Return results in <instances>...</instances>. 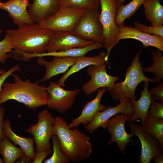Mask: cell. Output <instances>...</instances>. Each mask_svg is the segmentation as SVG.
I'll use <instances>...</instances> for the list:
<instances>
[{"instance_id": "obj_30", "label": "cell", "mask_w": 163, "mask_h": 163, "mask_svg": "<svg viewBox=\"0 0 163 163\" xmlns=\"http://www.w3.org/2000/svg\"><path fill=\"white\" fill-rule=\"evenodd\" d=\"M13 50L11 37L5 32L4 38L0 41V62L4 64L9 58L13 57L12 55L8 53L11 52Z\"/></svg>"}, {"instance_id": "obj_15", "label": "cell", "mask_w": 163, "mask_h": 163, "mask_svg": "<svg viewBox=\"0 0 163 163\" xmlns=\"http://www.w3.org/2000/svg\"><path fill=\"white\" fill-rule=\"evenodd\" d=\"M126 39H134L141 42L144 48L152 46L163 52V37L158 35L144 33L134 27L126 26L123 24L118 27L114 46L120 40Z\"/></svg>"}, {"instance_id": "obj_24", "label": "cell", "mask_w": 163, "mask_h": 163, "mask_svg": "<svg viewBox=\"0 0 163 163\" xmlns=\"http://www.w3.org/2000/svg\"><path fill=\"white\" fill-rule=\"evenodd\" d=\"M142 5L145 17L152 26L162 25L163 6L160 0H144Z\"/></svg>"}, {"instance_id": "obj_5", "label": "cell", "mask_w": 163, "mask_h": 163, "mask_svg": "<svg viewBox=\"0 0 163 163\" xmlns=\"http://www.w3.org/2000/svg\"><path fill=\"white\" fill-rule=\"evenodd\" d=\"M87 9L73 6L60 5L55 13L37 23L41 28L54 32L71 31Z\"/></svg>"}, {"instance_id": "obj_9", "label": "cell", "mask_w": 163, "mask_h": 163, "mask_svg": "<svg viewBox=\"0 0 163 163\" xmlns=\"http://www.w3.org/2000/svg\"><path fill=\"white\" fill-rule=\"evenodd\" d=\"M47 91L49 95L47 107L64 113L72 106L80 90L77 88L66 90L58 83L50 82L47 87Z\"/></svg>"}, {"instance_id": "obj_13", "label": "cell", "mask_w": 163, "mask_h": 163, "mask_svg": "<svg viewBox=\"0 0 163 163\" xmlns=\"http://www.w3.org/2000/svg\"><path fill=\"white\" fill-rule=\"evenodd\" d=\"M107 64L91 65L88 67L87 71L91 78L82 86L85 94L90 95L100 88L111 87L119 79V76H113L107 73Z\"/></svg>"}, {"instance_id": "obj_12", "label": "cell", "mask_w": 163, "mask_h": 163, "mask_svg": "<svg viewBox=\"0 0 163 163\" xmlns=\"http://www.w3.org/2000/svg\"><path fill=\"white\" fill-rule=\"evenodd\" d=\"M130 117L125 114H117L109 119L106 124V128L110 135L108 145L116 142L123 155L125 154V148L127 144L133 141V140L130 138L135 136L132 132L128 133L125 129L124 124L126 121L129 120Z\"/></svg>"}, {"instance_id": "obj_38", "label": "cell", "mask_w": 163, "mask_h": 163, "mask_svg": "<svg viewBox=\"0 0 163 163\" xmlns=\"http://www.w3.org/2000/svg\"><path fill=\"white\" fill-rule=\"evenodd\" d=\"M154 158L155 163H163V152L159 153Z\"/></svg>"}, {"instance_id": "obj_26", "label": "cell", "mask_w": 163, "mask_h": 163, "mask_svg": "<svg viewBox=\"0 0 163 163\" xmlns=\"http://www.w3.org/2000/svg\"><path fill=\"white\" fill-rule=\"evenodd\" d=\"M141 124L143 130L155 137L163 149V119L147 118Z\"/></svg>"}, {"instance_id": "obj_11", "label": "cell", "mask_w": 163, "mask_h": 163, "mask_svg": "<svg viewBox=\"0 0 163 163\" xmlns=\"http://www.w3.org/2000/svg\"><path fill=\"white\" fill-rule=\"evenodd\" d=\"M119 101L120 103L116 106H107L104 110L97 113L92 121L84 126V131L92 133L100 127L106 128V124L109 119L117 114L123 113L132 116L134 111L130 99L125 98Z\"/></svg>"}, {"instance_id": "obj_29", "label": "cell", "mask_w": 163, "mask_h": 163, "mask_svg": "<svg viewBox=\"0 0 163 163\" xmlns=\"http://www.w3.org/2000/svg\"><path fill=\"white\" fill-rule=\"evenodd\" d=\"M53 143V154L49 158L44 159V163H69V158L62 151L57 136L53 135L51 137Z\"/></svg>"}, {"instance_id": "obj_8", "label": "cell", "mask_w": 163, "mask_h": 163, "mask_svg": "<svg viewBox=\"0 0 163 163\" xmlns=\"http://www.w3.org/2000/svg\"><path fill=\"white\" fill-rule=\"evenodd\" d=\"M37 117V123L32 124L25 130L33 136L36 152L52 150L50 140L53 135L55 118L46 109L39 113Z\"/></svg>"}, {"instance_id": "obj_42", "label": "cell", "mask_w": 163, "mask_h": 163, "mask_svg": "<svg viewBox=\"0 0 163 163\" xmlns=\"http://www.w3.org/2000/svg\"><path fill=\"white\" fill-rule=\"evenodd\" d=\"M3 31V30L0 29V35L2 34Z\"/></svg>"}, {"instance_id": "obj_6", "label": "cell", "mask_w": 163, "mask_h": 163, "mask_svg": "<svg viewBox=\"0 0 163 163\" xmlns=\"http://www.w3.org/2000/svg\"><path fill=\"white\" fill-rule=\"evenodd\" d=\"M98 9L89 8L78 20L71 31L83 39L104 44L103 31Z\"/></svg>"}, {"instance_id": "obj_36", "label": "cell", "mask_w": 163, "mask_h": 163, "mask_svg": "<svg viewBox=\"0 0 163 163\" xmlns=\"http://www.w3.org/2000/svg\"><path fill=\"white\" fill-rule=\"evenodd\" d=\"M52 150L45 151L36 152L35 153L34 158L32 163H42L47 156L52 154Z\"/></svg>"}, {"instance_id": "obj_23", "label": "cell", "mask_w": 163, "mask_h": 163, "mask_svg": "<svg viewBox=\"0 0 163 163\" xmlns=\"http://www.w3.org/2000/svg\"><path fill=\"white\" fill-rule=\"evenodd\" d=\"M103 44L97 42L88 46L82 48H76L69 50L52 52L44 53L40 54H27V59L29 60L31 58L36 57H43L45 56L77 58L85 56L89 52L93 50L102 48Z\"/></svg>"}, {"instance_id": "obj_22", "label": "cell", "mask_w": 163, "mask_h": 163, "mask_svg": "<svg viewBox=\"0 0 163 163\" xmlns=\"http://www.w3.org/2000/svg\"><path fill=\"white\" fill-rule=\"evenodd\" d=\"M3 130L5 136L16 145L20 146L24 154V156L29 159L34 160L35 157L34 137L26 138L21 137L15 134L11 126V122L9 120L4 121Z\"/></svg>"}, {"instance_id": "obj_35", "label": "cell", "mask_w": 163, "mask_h": 163, "mask_svg": "<svg viewBox=\"0 0 163 163\" xmlns=\"http://www.w3.org/2000/svg\"><path fill=\"white\" fill-rule=\"evenodd\" d=\"M16 71L21 72V69L18 64H17L11 67L7 71H5L0 75V91L2 89L3 85L5 80Z\"/></svg>"}, {"instance_id": "obj_19", "label": "cell", "mask_w": 163, "mask_h": 163, "mask_svg": "<svg viewBox=\"0 0 163 163\" xmlns=\"http://www.w3.org/2000/svg\"><path fill=\"white\" fill-rule=\"evenodd\" d=\"M32 0L27 10L34 23H38L53 15L60 6L61 0Z\"/></svg>"}, {"instance_id": "obj_20", "label": "cell", "mask_w": 163, "mask_h": 163, "mask_svg": "<svg viewBox=\"0 0 163 163\" xmlns=\"http://www.w3.org/2000/svg\"><path fill=\"white\" fill-rule=\"evenodd\" d=\"M108 59L107 53L103 51L95 56H84L77 57L75 62L59 79L58 84L62 87L65 86L66 80L71 75L90 65L109 64Z\"/></svg>"}, {"instance_id": "obj_4", "label": "cell", "mask_w": 163, "mask_h": 163, "mask_svg": "<svg viewBox=\"0 0 163 163\" xmlns=\"http://www.w3.org/2000/svg\"><path fill=\"white\" fill-rule=\"evenodd\" d=\"M140 49L133 59L130 65L126 69L125 78L122 82L114 83L111 87L107 88L113 99L117 101L129 98L136 99L135 91L138 85L142 81L154 82L153 78L146 77L142 69L140 56Z\"/></svg>"}, {"instance_id": "obj_21", "label": "cell", "mask_w": 163, "mask_h": 163, "mask_svg": "<svg viewBox=\"0 0 163 163\" xmlns=\"http://www.w3.org/2000/svg\"><path fill=\"white\" fill-rule=\"evenodd\" d=\"M143 89L140 92L141 96L139 99H130L133 110V114L130 117L129 122H134L139 118L141 119V123L146 120L150 107L152 97L148 90L149 81H144Z\"/></svg>"}, {"instance_id": "obj_28", "label": "cell", "mask_w": 163, "mask_h": 163, "mask_svg": "<svg viewBox=\"0 0 163 163\" xmlns=\"http://www.w3.org/2000/svg\"><path fill=\"white\" fill-rule=\"evenodd\" d=\"M144 0H132L125 5H120L118 8L115 20L116 25L119 27L123 25L126 18L133 16L141 6L143 5Z\"/></svg>"}, {"instance_id": "obj_41", "label": "cell", "mask_w": 163, "mask_h": 163, "mask_svg": "<svg viewBox=\"0 0 163 163\" xmlns=\"http://www.w3.org/2000/svg\"><path fill=\"white\" fill-rule=\"evenodd\" d=\"M4 163L3 159H2L0 157V163Z\"/></svg>"}, {"instance_id": "obj_25", "label": "cell", "mask_w": 163, "mask_h": 163, "mask_svg": "<svg viewBox=\"0 0 163 163\" xmlns=\"http://www.w3.org/2000/svg\"><path fill=\"white\" fill-rule=\"evenodd\" d=\"M0 153L5 163H14L24 155L20 148L14 145L5 136L0 141Z\"/></svg>"}, {"instance_id": "obj_32", "label": "cell", "mask_w": 163, "mask_h": 163, "mask_svg": "<svg viewBox=\"0 0 163 163\" xmlns=\"http://www.w3.org/2000/svg\"><path fill=\"white\" fill-rule=\"evenodd\" d=\"M134 27L141 32L149 34H154L163 37V26L158 27H148L141 24L138 21H135L133 23Z\"/></svg>"}, {"instance_id": "obj_31", "label": "cell", "mask_w": 163, "mask_h": 163, "mask_svg": "<svg viewBox=\"0 0 163 163\" xmlns=\"http://www.w3.org/2000/svg\"><path fill=\"white\" fill-rule=\"evenodd\" d=\"M60 5H71L85 9H98L101 7L100 0H61Z\"/></svg>"}, {"instance_id": "obj_7", "label": "cell", "mask_w": 163, "mask_h": 163, "mask_svg": "<svg viewBox=\"0 0 163 163\" xmlns=\"http://www.w3.org/2000/svg\"><path fill=\"white\" fill-rule=\"evenodd\" d=\"M101 8L100 19L103 31V46L106 49L109 57L114 46V43L118 31L115 20L118 7L117 0H100Z\"/></svg>"}, {"instance_id": "obj_34", "label": "cell", "mask_w": 163, "mask_h": 163, "mask_svg": "<svg viewBox=\"0 0 163 163\" xmlns=\"http://www.w3.org/2000/svg\"><path fill=\"white\" fill-rule=\"evenodd\" d=\"M149 92L152 98L159 102L163 103V82L151 89Z\"/></svg>"}, {"instance_id": "obj_18", "label": "cell", "mask_w": 163, "mask_h": 163, "mask_svg": "<svg viewBox=\"0 0 163 163\" xmlns=\"http://www.w3.org/2000/svg\"><path fill=\"white\" fill-rule=\"evenodd\" d=\"M77 58L55 56L51 61H47L43 57H38L37 64L46 68L45 74L40 82H44L59 74H64L75 62Z\"/></svg>"}, {"instance_id": "obj_37", "label": "cell", "mask_w": 163, "mask_h": 163, "mask_svg": "<svg viewBox=\"0 0 163 163\" xmlns=\"http://www.w3.org/2000/svg\"><path fill=\"white\" fill-rule=\"evenodd\" d=\"M5 111L4 108L0 106V141L5 136L3 127L4 122L3 118Z\"/></svg>"}, {"instance_id": "obj_3", "label": "cell", "mask_w": 163, "mask_h": 163, "mask_svg": "<svg viewBox=\"0 0 163 163\" xmlns=\"http://www.w3.org/2000/svg\"><path fill=\"white\" fill-rule=\"evenodd\" d=\"M10 35L16 58L23 54H40L46 52L54 31L41 28L37 23L25 24L16 29L5 30Z\"/></svg>"}, {"instance_id": "obj_17", "label": "cell", "mask_w": 163, "mask_h": 163, "mask_svg": "<svg viewBox=\"0 0 163 163\" xmlns=\"http://www.w3.org/2000/svg\"><path fill=\"white\" fill-rule=\"evenodd\" d=\"M29 0H8L5 2L0 0V9L6 11L13 23L18 26L34 23L28 12Z\"/></svg>"}, {"instance_id": "obj_33", "label": "cell", "mask_w": 163, "mask_h": 163, "mask_svg": "<svg viewBox=\"0 0 163 163\" xmlns=\"http://www.w3.org/2000/svg\"><path fill=\"white\" fill-rule=\"evenodd\" d=\"M149 108L147 118L156 117L163 119V103L156 102L152 98Z\"/></svg>"}, {"instance_id": "obj_39", "label": "cell", "mask_w": 163, "mask_h": 163, "mask_svg": "<svg viewBox=\"0 0 163 163\" xmlns=\"http://www.w3.org/2000/svg\"><path fill=\"white\" fill-rule=\"evenodd\" d=\"M126 0H117V5L118 7L121 5H123Z\"/></svg>"}, {"instance_id": "obj_27", "label": "cell", "mask_w": 163, "mask_h": 163, "mask_svg": "<svg viewBox=\"0 0 163 163\" xmlns=\"http://www.w3.org/2000/svg\"><path fill=\"white\" fill-rule=\"evenodd\" d=\"M162 51L157 49L155 51L151 50V58L153 61L152 65L149 67H142L145 73H152L154 75L153 78L154 82L159 84L161 79H163V56Z\"/></svg>"}, {"instance_id": "obj_40", "label": "cell", "mask_w": 163, "mask_h": 163, "mask_svg": "<svg viewBox=\"0 0 163 163\" xmlns=\"http://www.w3.org/2000/svg\"><path fill=\"white\" fill-rule=\"evenodd\" d=\"M5 71L3 69H0V75L2 74L3 72H4Z\"/></svg>"}, {"instance_id": "obj_2", "label": "cell", "mask_w": 163, "mask_h": 163, "mask_svg": "<svg viewBox=\"0 0 163 163\" xmlns=\"http://www.w3.org/2000/svg\"><path fill=\"white\" fill-rule=\"evenodd\" d=\"M53 135L57 136L62 151L74 163L87 159L92 152L90 136L77 127L70 128L61 117L55 118Z\"/></svg>"}, {"instance_id": "obj_10", "label": "cell", "mask_w": 163, "mask_h": 163, "mask_svg": "<svg viewBox=\"0 0 163 163\" xmlns=\"http://www.w3.org/2000/svg\"><path fill=\"white\" fill-rule=\"evenodd\" d=\"M128 125L131 132L136 135L140 141L141 150L139 162L150 163L158 154L163 152V149L157 139L145 132L141 126L130 122Z\"/></svg>"}, {"instance_id": "obj_16", "label": "cell", "mask_w": 163, "mask_h": 163, "mask_svg": "<svg viewBox=\"0 0 163 163\" xmlns=\"http://www.w3.org/2000/svg\"><path fill=\"white\" fill-rule=\"evenodd\" d=\"M107 90L105 87L99 89L95 97L93 100L86 102L80 114L71 121L68 124L69 127L72 128L77 127L80 124L86 125L92 121L97 113L105 110L106 107L101 103V100Z\"/></svg>"}, {"instance_id": "obj_14", "label": "cell", "mask_w": 163, "mask_h": 163, "mask_svg": "<svg viewBox=\"0 0 163 163\" xmlns=\"http://www.w3.org/2000/svg\"><path fill=\"white\" fill-rule=\"evenodd\" d=\"M95 42L81 38L71 31H55L46 46V51L52 52L84 47Z\"/></svg>"}, {"instance_id": "obj_1", "label": "cell", "mask_w": 163, "mask_h": 163, "mask_svg": "<svg viewBox=\"0 0 163 163\" xmlns=\"http://www.w3.org/2000/svg\"><path fill=\"white\" fill-rule=\"evenodd\" d=\"M11 75L14 82H4L0 91V106L11 100L24 104L30 109L46 105L49 94L47 87L39 84L40 79L31 82L28 79L23 81L16 73H13Z\"/></svg>"}]
</instances>
